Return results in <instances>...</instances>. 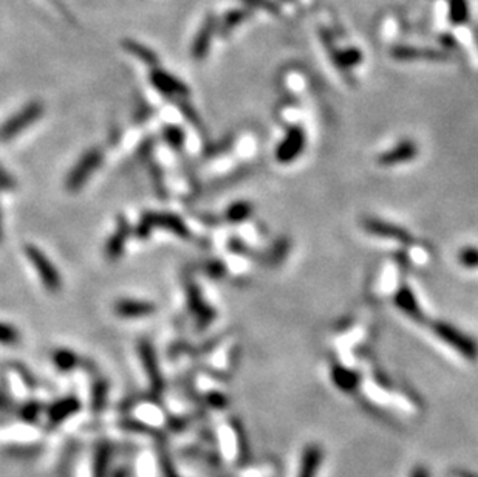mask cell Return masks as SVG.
Wrapping results in <instances>:
<instances>
[{"label":"cell","instance_id":"6da1fadb","mask_svg":"<svg viewBox=\"0 0 478 477\" xmlns=\"http://www.w3.org/2000/svg\"><path fill=\"white\" fill-rule=\"evenodd\" d=\"M104 161V152L101 147H92L81 156L76 165L70 170L69 175L65 178V189L70 194H76L81 191L88 180H90L92 174L95 170H98Z\"/></svg>","mask_w":478,"mask_h":477},{"label":"cell","instance_id":"7a4b0ae2","mask_svg":"<svg viewBox=\"0 0 478 477\" xmlns=\"http://www.w3.org/2000/svg\"><path fill=\"white\" fill-rule=\"evenodd\" d=\"M153 228L172 231V233L180 237L189 236V229L186 227V223L172 213H144L135 228V234L139 238H147Z\"/></svg>","mask_w":478,"mask_h":477},{"label":"cell","instance_id":"3957f363","mask_svg":"<svg viewBox=\"0 0 478 477\" xmlns=\"http://www.w3.org/2000/svg\"><path fill=\"white\" fill-rule=\"evenodd\" d=\"M25 255L28 257L29 262L36 268L37 274H39L41 282L43 284L50 293H59L62 288V278L59 271L56 270V267L53 262L43 255V251H41L34 245H27L25 247Z\"/></svg>","mask_w":478,"mask_h":477},{"label":"cell","instance_id":"277c9868","mask_svg":"<svg viewBox=\"0 0 478 477\" xmlns=\"http://www.w3.org/2000/svg\"><path fill=\"white\" fill-rule=\"evenodd\" d=\"M43 115V106L39 101H32L19 110L16 115L11 116L2 128H0V141H10L20 132H24L28 126L36 123Z\"/></svg>","mask_w":478,"mask_h":477},{"label":"cell","instance_id":"5b68a950","mask_svg":"<svg viewBox=\"0 0 478 477\" xmlns=\"http://www.w3.org/2000/svg\"><path fill=\"white\" fill-rule=\"evenodd\" d=\"M130 233H132V227L129 220H127L124 215H118L115 233L109 237L106 248H104V255H106L107 260H110V262H115V260H118L123 256L127 238H129Z\"/></svg>","mask_w":478,"mask_h":477},{"label":"cell","instance_id":"8992f818","mask_svg":"<svg viewBox=\"0 0 478 477\" xmlns=\"http://www.w3.org/2000/svg\"><path fill=\"white\" fill-rule=\"evenodd\" d=\"M138 354L141 358V363H143V366L147 372L149 379H151L152 387L155 391H161L163 389V379H161L158 361H156V354H155V349L152 346V342L149 340H141L138 342Z\"/></svg>","mask_w":478,"mask_h":477},{"label":"cell","instance_id":"52a82bcc","mask_svg":"<svg viewBox=\"0 0 478 477\" xmlns=\"http://www.w3.org/2000/svg\"><path fill=\"white\" fill-rule=\"evenodd\" d=\"M156 310V305L149 301L138 300H121L115 304V313L125 319H137L152 316Z\"/></svg>","mask_w":478,"mask_h":477},{"label":"cell","instance_id":"ba28073f","mask_svg":"<svg viewBox=\"0 0 478 477\" xmlns=\"http://www.w3.org/2000/svg\"><path fill=\"white\" fill-rule=\"evenodd\" d=\"M151 83L156 88V90L161 92L166 96H175V95H186L188 90L183 83H180L177 78L172 76V74L163 72L160 69H153L151 72Z\"/></svg>","mask_w":478,"mask_h":477},{"label":"cell","instance_id":"9c48e42d","mask_svg":"<svg viewBox=\"0 0 478 477\" xmlns=\"http://www.w3.org/2000/svg\"><path fill=\"white\" fill-rule=\"evenodd\" d=\"M320 464H322V448L317 445H308L301 457L297 477H316Z\"/></svg>","mask_w":478,"mask_h":477},{"label":"cell","instance_id":"30bf717a","mask_svg":"<svg viewBox=\"0 0 478 477\" xmlns=\"http://www.w3.org/2000/svg\"><path fill=\"white\" fill-rule=\"evenodd\" d=\"M53 363L59 370L70 372L78 366V356L74 355L71 350L57 349L56 352L53 354Z\"/></svg>","mask_w":478,"mask_h":477},{"label":"cell","instance_id":"8fae6325","mask_svg":"<svg viewBox=\"0 0 478 477\" xmlns=\"http://www.w3.org/2000/svg\"><path fill=\"white\" fill-rule=\"evenodd\" d=\"M124 47L129 50L132 55H135L141 61H144L149 65L156 67V64H158V56H156L152 50H149L146 46H141V43L133 41H127L124 42Z\"/></svg>","mask_w":478,"mask_h":477},{"label":"cell","instance_id":"7c38bea8","mask_svg":"<svg viewBox=\"0 0 478 477\" xmlns=\"http://www.w3.org/2000/svg\"><path fill=\"white\" fill-rule=\"evenodd\" d=\"M79 408V403L76 398H65L62 401H59L53 408H51L50 415L53 417L55 420H62L64 417L73 414Z\"/></svg>","mask_w":478,"mask_h":477},{"label":"cell","instance_id":"4fadbf2b","mask_svg":"<svg viewBox=\"0 0 478 477\" xmlns=\"http://www.w3.org/2000/svg\"><path fill=\"white\" fill-rule=\"evenodd\" d=\"M163 137L166 140V143L170 147H174L175 151H180L184 145V132L178 126H166L163 130Z\"/></svg>","mask_w":478,"mask_h":477},{"label":"cell","instance_id":"5bb4252c","mask_svg":"<svg viewBox=\"0 0 478 477\" xmlns=\"http://www.w3.org/2000/svg\"><path fill=\"white\" fill-rule=\"evenodd\" d=\"M19 340H20V333L16 327H13L11 324L0 323V344L14 346V344H18Z\"/></svg>","mask_w":478,"mask_h":477},{"label":"cell","instance_id":"9a60e30c","mask_svg":"<svg viewBox=\"0 0 478 477\" xmlns=\"http://www.w3.org/2000/svg\"><path fill=\"white\" fill-rule=\"evenodd\" d=\"M302 145V140L299 137H289L283 146H280L279 149V156L282 160H289L293 159V156L299 152V149H301Z\"/></svg>","mask_w":478,"mask_h":477},{"label":"cell","instance_id":"2e32d148","mask_svg":"<svg viewBox=\"0 0 478 477\" xmlns=\"http://www.w3.org/2000/svg\"><path fill=\"white\" fill-rule=\"evenodd\" d=\"M106 394H107V384L104 383L102 379H98V382H96L93 386V406L95 408L102 406L104 398H106Z\"/></svg>","mask_w":478,"mask_h":477},{"label":"cell","instance_id":"e0dca14e","mask_svg":"<svg viewBox=\"0 0 478 477\" xmlns=\"http://www.w3.org/2000/svg\"><path fill=\"white\" fill-rule=\"evenodd\" d=\"M151 175H152V180L155 183V189L156 194H160L161 197H164V183H163V174H161V169L158 168V165H155L152 163L151 165Z\"/></svg>","mask_w":478,"mask_h":477},{"label":"cell","instance_id":"ac0fdd59","mask_svg":"<svg viewBox=\"0 0 478 477\" xmlns=\"http://www.w3.org/2000/svg\"><path fill=\"white\" fill-rule=\"evenodd\" d=\"M14 188H16V180H14L11 174L6 173V170L0 166V189L13 191Z\"/></svg>","mask_w":478,"mask_h":477},{"label":"cell","instance_id":"d6986e66","mask_svg":"<svg viewBox=\"0 0 478 477\" xmlns=\"http://www.w3.org/2000/svg\"><path fill=\"white\" fill-rule=\"evenodd\" d=\"M153 145H155V141L152 138H146L143 143L139 145V147H138V156H139L141 160H149V159H151L152 151H153Z\"/></svg>","mask_w":478,"mask_h":477},{"label":"cell","instance_id":"ffe728a7","mask_svg":"<svg viewBox=\"0 0 478 477\" xmlns=\"http://www.w3.org/2000/svg\"><path fill=\"white\" fill-rule=\"evenodd\" d=\"M228 215H229V219H233V220L242 219L243 215H246V208H245L243 205H234V206L229 210Z\"/></svg>","mask_w":478,"mask_h":477},{"label":"cell","instance_id":"44dd1931","mask_svg":"<svg viewBox=\"0 0 478 477\" xmlns=\"http://www.w3.org/2000/svg\"><path fill=\"white\" fill-rule=\"evenodd\" d=\"M10 405V400L6 395H4L2 392H0V409H5V408H8Z\"/></svg>","mask_w":478,"mask_h":477},{"label":"cell","instance_id":"7402d4cb","mask_svg":"<svg viewBox=\"0 0 478 477\" xmlns=\"http://www.w3.org/2000/svg\"><path fill=\"white\" fill-rule=\"evenodd\" d=\"M4 238V227H2V213H0V243H2Z\"/></svg>","mask_w":478,"mask_h":477}]
</instances>
